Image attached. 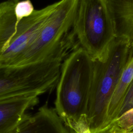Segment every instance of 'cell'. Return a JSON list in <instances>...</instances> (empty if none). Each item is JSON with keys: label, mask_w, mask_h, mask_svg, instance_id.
<instances>
[{"label": "cell", "mask_w": 133, "mask_h": 133, "mask_svg": "<svg viewBox=\"0 0 133 133\" xmlns=\"http://www.w3.org/2000/svg\"><path fill=\"white\" fill-rule=\"evenodd\" d=\"M58 4L35 10L30 17L19 21L14 11L15 2L0 3V66L17 64Z\"/></svg>", "instance_id": "cell-5"}, {"label": "cell", "mask_w": 133, "mask_h": 133, "mask_svg": "<svg viewBox=\"0 0 133 133\" xmlns=\"http://www.w3.org/2000/svg\"><path fill=\"white\" fill-rule=\"evenodd\" d=\"M73 32L79 47L92 59L101 57L116 37L104 0H78Z\"/></svg>", "instance_id": "cell-6"}, {"label": "cell", "mask_w": 133, "mask_h": 133, "mask_svg": "<svg viewBox=\"0 0 133 133\" xmlns=\"http://www.w3.org/2000/svg\"><path fill=\"white\" fill-rule=\"evenodd\" d=\"M131 108H133V79L129 85L125 95L119 116Z\"/></svg>", "instance_id": "cell-14"}, {"label": "cell", "mask_w": 133, "mask_h": 133, "mask_svg": "<svg viewBox=\"0 0 133 133\" xmlns=\"http://www.w3.org/2000/svg\"><path fill=\"white\" fill-rule=\"evenodd\" d=\"M65 126L76 133H92L86 114L82 115L77 119L69 122Z\"/></svg>", "instance_id": "cell-13"}, {"label": "cell", "mask_w": 133, "mask_h": 133, "mask_svg": "<svg viewBox=\"0 0 133 133\" xmlns=\"http://www.w3.org/2000/svg\"><path fill=\"white\" fill-rule=\"evenodd\" d=\"M66 51L52 54L42 61L24 65L0 66V100L36 96L57 86Z\"/></svg>", "instance_id": "cell-3"}, {"label": "cell", "mask_w": 133, "mask_h": 133, "mask_svg": "<svg viewBox=\"0 0 133 133\" xmlns=\"http://www.w3.org/2000/svg\"><path fill=\"white\" fill-rule=\"evenodd\" d=\"M92 66V59L81 47L71 51L62 63L55 109L65 125L85 114Z\"/></svg>", "instance_id": "cell-2"}, {"label": "cell", "mask_w": 133, "mask_h": 133, "mask_svg": "<svg viewBox=\"0 0 133 133\" xmlns=\"http://www.w3.org/2000/svg\"></svg>", "instance_id": "cell-18"}, {"label": "cell", "mask_w": 133, "mask_h": 133, "mask_svg": "<svg viewBox=\"0 0 133 133\" xmlns=\"http://www.w3.org/2000/svg\"><path fill=\"white\" fill-rule=\"evenodd\" d=\"M8 133H70L55 109L47 104L33 115H28Z\"/></svg>", "instance_id": "cell-7"}, {"label": "cell", "mask_w": 133, "mask_h": 133, "mask_svg": "<svg viewBox=\"0 0 133 133\" xmlns=\"http://www.w3.org/2000/svg\"><path fill=\"white\" fill-rule=\"evenodd\" d=\"M104 133H133V130L130 131H119L108 130Z\"/></svg>", "instance_id": "cell-15"}, {"label": "cell", "mask_w": 133, "mask_h": 133, "mask_svg": "<svg viewBox=\"0 0 133 133\" xmlns=\"http://www.w3.org/2000/svg\"><path fill=\"white\" fill-rule=\"evenodd\" d=\"M68 129H69V128H68ZM69 130L70 133H76L74 130H72V129H69Z\"/></svg>", "instance_id": "cell-16"}, {"label": "cell", "mask_w": 133, "mask_h": 133, "mask_svg": "<svg viewBox=\"0 0 133 133\" xmlns=\"http://www.w3.org/2000/svg\"><path fill=\"white\" fill-rule=\"evenodd\" d=\"M10 1H13L14 2H15V3H17L19 1V0H10Z\"/></svg>", "instance_id": "cell-17"}, {"label": "cell", "mask_w": 133, "mask_h": 133, "mask_svg": "<svg viewBox=\"0 0 133 133\" xmlns=\"http://www.w3.org/2000/svg\"><path fill=\"white\" fill-rule=\"evenodd\" d=\"M39 102L38 96H28L0 100V133H8L29 114Z\"/></svg>", "instance_id": "cell-8"}, {"label": "cell", "mask_w": 133, "mask_h": 133, "mask_svg": "<svg viewBox=\"0 0 133 133\" xmlns=\"http://www.w3.org/2000/svg\"><path fill=\"white\" fill-rule=\"evenodd\" d=\"M108 130L119 131L133 130V108L126 111L115 118L105 132Z\"/></svg>", "instance_id": "cell-11"}, {"label": "cell", "mask_w": 133, "mask_h": 133, "mask_svg": "<svg viewBox=\"0 0 133 133\" xmlns=\"http://www.w3.org/2000/svg\"><path fill=\"white\" fill-rule=\"evenodd\" d=\"M132 79L133 56L125 67L108 104L104 128L101 133L104 132L113 121L119 116L125 95Z\"/></svg>", "instance_id": "cell-10"}, {"label": "cell", "mask_w": 133, "mask_h": 133, "mask_svg": "<svg viewBox=\"0 0 133 133\" xmlns=\"http://www.w3.org/2000/svg\"><path fill=\"white\" fill-rule=\"evenodd\" d=\"M111 16L116 37L133 46V0H104Z\"/></svg>", "instance_id": "cell-9"}, {"label": "cell", "mask_w": 133, "mask_h": 133, "mask_svg": "<svg viewBox=\"0 0 133 133\" xmlns=\"http://www.w3.org/2000/svg\"><path fill=\"white\" fill-rule=\"evenodd\" d=\"M35 10L30 0L19 1L16 3L14 8L15 16L19 21L30 17Z\"/></svg>", "instance_id": "cell-12"}, {"label": "cell", "mask_w": 133, "mask_h": 133, "mask_svg": "<svg viewBox=\"0 0 133 133\" xmlns=\"http://www.w3.org/2000/svg\"><path fill=\"white\" fill-rule=\"evenodd\" d=\"M78 0H60L16 65L42 61L61 51L78 47L73 32Z\"/></svg>", "instance_id": "cell-4"}, {"label": "cell", "mask_w": 133, "mask_h": 133, "mask_svg": "<svg viewBox=\"0 0 133 133\" xmlns=\"http://www.w3.org/2000/svg\"><path fill=\"white\" fill-rule=\"evenodd\" d=\"M133 56V46L115 37L105 53L92 59V71L86 99L85 114L92 133H101L108 104L122 73Z\"/></svg>", "instance_id": "cell-1"}]
</instances>
